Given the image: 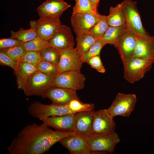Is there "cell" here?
Returning <instances> with one entry per match:
<instances>
[{
	"label": "cell",
	"mask_w": 154,
	"mask_h": 154,
	"mask_svg": "<svg viewBox=\"0 0 154 154\" xmlns=\"http://www.w3.org/2000/svg\"><path fill=\"white\" fill-rule=\"evenodd\" d=\"M137 100L135 94L119 93L107 110L114 117L117 116L129 117L134 108Z\"/></svg>",
	"instance_id": "cell-8"
},
{
	"label": "cell",
	"mask_w": 154,
	"mask_h": 154,
	"mask_svg": "<svg viewBox=\"0 0 154 154\" xmlns=\"http://www.w3.org/2000/svg\"><path fill=\"white\" fill-rule=\"evenodd\" d=\"M98 38L90 31L77 36L75 49L81 56L85 54Z\"/></svg>",
	"instance_id": "cell-22"
},
{
	"label": "cell",
	"mask_w": 154,
	"mask_h": 154,
	"mask_svg": "<svg viewBox=\"0 0 154 154\" xmlns=\"http://www.w3.org/2000/svg\"><path fill=\"white\" fill-rule=\"evenodd\" d=\"M23 43L14 38H3L0 39V49L7 48L21 45Z\"/></svg>",
	"instance_id": "cell-37"
},
{
	"label": "cell",
	"mask_w": 154,
	"mask_h": 154,
	"mask_svg": "<svg viewBox=\"0 0 154 154\" xmlns=\"http://www.w3.org/2000/svg\"><path fill=\"white\" fill-rule=\"evenodd\" d=\"M141 58L154 63V36H137L133 58Z\"/></svg>",
	"instance_id": "cell-16"
},
{
	"label": "cell",
	"mask_w": 154,
	"mask_h": 154,
	"mask_svg": "<svg viewBox=\"0 0 154 154\" xmlns=\"http://www.w3.org/2000/svg\"><path fill=\"white\" fill-rule=\"evenodd\" d=\"M137 41V36L126 30L117 40L114 46L121 58L123 64L133 58Z\"/></svg>",
	"instance_id": "cell-10"
},
{
	"label": "cell",
	"mask_w": 154,
	"mask_h": 154,
	"mask_svg": "<svg viewBox=\"0 0 154 154\" xmlns=\"http://www.w3.org/2000/svg\"><path fill=\"white\" fill-rule=\"evenodd\" d=\"M71 6L63 0H47L37 9L39 19L45 21L61 23L60 17Z\"/></svg>",
	"instance_id": "cell-6"
},
{
	"label": "cell",
	"mask_w": 154,
	"mask_h": 154,
	"mask_svg": "<svg viewBox=\"0 0 154 154\" xmlns=\"http://www.w3.org/2000/svg\"><path fill=\"white\" fill-rule=\"evenodd\" d=\"M57 74H48L38 70L29 76L22 90L27 96H41L52 86L53 80Z\"/></svg>",
	"instance_id": "cell-2"
},
{
	"label": "cell",
	"mask_w": 154,
	"mask_h": 154,
	"mask_svg": "<svg viewBox=\"0 0 154 154\" xmlns=\"http://www.w3.org/2000/svg\"><path fill=\"white\" fill-rule=\"evenodd\" d=\"M75 114L71 113L53 116L42 118L40 120L56 130L73 132Z\"/></svg>",
	"instance_id": "cell-18"
},
{
	"label": "cell",
	"mask_w": 154,
	"mask_h": 154,
	"mask_svg": "<svg viewBox=\"0 0 154 154\" xmlns=\"http://www.w3.org/2000/svg\"><path fill=\"white\" fill-rule=\"evenodd\" d=\"M100 15L87 13L72 14L71 17V25L76 36L90 31L98 21Z\"/></svg>",
	"instance_id": "cell-15"
},
{
	"label": "cell",
	"mask_w": 154,
	"mask_h": 154,
	"mask_svg": "<svg viewBox=\"0 0 154 154\" xmlns=\"http://www.w3.org/2000/svg\"><path fill=\"white\" fill-rule=\"evenodd\" d=\"M86 62L100 73H104L106 71V69L102 62L100 55L90 58Z\"/></svg>",
	"instance_id": "cell-35"
},
{
	"label": "cell",
	"mask_w": 154,
	"mask_h": 154,
	"mask_svg": "<svg viewBox=\"0 0 154 154\" xmlns=\"http://www.w3.org/2000/svg\"><path fill=\"white\" fill-rule=\"evenodd\" d=\"M41 59L40 52L26 51L18 62H23L36 65Z\"/></svg>",
	"instance_id": "cell-34"
},
{
	"label": "cell",
	"mask_w": 154,
	"mask_h": 154,
	"mask_svg": "<svg viewBox=\"0 0 154 154\" xmlns=\"http://www.w3.org/2000/svg\"><path fill=\"white\" fill-rule=\"evenodd\" d=\"M22 45L26 51L40 52L46 48L50 46L48 40L38 36L33 40L23 43Z\"/></svg>",
	"instance_id": "cell-26"
},
{
	"label": "cell",
	"mask_w": 154,
	"mask_h": 154,
	"mask_svg": "<svg viewBox=\"0 0 154 154\" xmlns=\"http://www.w3.org/2000/svg\"><path fill=\"white\" fill-rule=\"evenodd\" d=\"M109 15L107 16L109 26L120 27L126 26L124 14L121 3L115 7L111 6L109 10Z\"/></svg>",
	"instance_id": "cell-23"
},
{
	"label": "cell",
	"mask_w": 154,
	"mask_h": 154,
	"mask_svg": "<svg viewBox=\"0 0 154 154\" xmlns=\"http://www.w3.org/2000/svg\"><path fill=\"white\" fill-rule=\"evenodd\" d=\"M121 3L125 15L127 29L137 36L148 35L142 25L136 1L124 0Z\"/></svg>",
	"instance_id": "cell-3"
},
{
	"label": "cell",
	"mask_w": 154,
	"mask_h": 154,
	"mask_svg": "<svg viewBox=\"0 0 154 154\" xmlns=\"http://www.w3.org/2000/svg\"><path fill=\"white\" fill-rule=\"evenodd\" d=\"M38 36L48 40L54 36L62 28L61 22L56 23L39 19L36 21Z\"/></svg>",
	"instance_id": "cell-20"
},
{
	"label": "cell",
	"mask_w": 154,
	"mask_h": 154,
	"mask_svg": "<svg viewBox=\"0 0 154 154\" xmlns=\"http://www.w3.org/2000/svg\"><path fill=\"white\" fill-rule=\"evenodd\" d=\"M72 154H100L99 151L92 150L90 148L86 138L77 135H70L65 137L59 142Z\"/></svg>",
	"instance_id": "cell-14"
},
{
	"label": "cell",
	"mask_w": 154,
	"mask_h": 154,
	"mask_svg": "<svg viewBox=\"0 0 154 154\" xmlns=\"http://www.w3.org/2000/svg\"><path fill=\"white\" fill-rule=\"evenodd\" d=\"M86 139L90 149L94 151L114 152L117 144L120 141L118 135L115 131L99 134H92Z\"/></svg>",
	"instance_id": "cell-5"
},
{
	"label": "cell",
	"mask_w": 154,
	"mask_h": 154,
	"mask_svg": "<svg viewBox=\"0 0 154 154\" xmlns=\"http://www.w3.org/2000/svg\"><path fill=\"white\" fill-rule=\"evenodd\" d=\"M40 52L42 59L58 65L61 56V52L60 50L53 47L49 46L44 49Z\"/></svg>",
	"instance_id": "cell-27"
},
{
	"label": "cell",
	"mask_w": 154,
	"mask_h": 154,
	"mask_svg": "<svg viewBox=\"0 0 154 154\" xmlns=\"http://www.w3.org/2000/svg\"><path fill=\"white\" fill-rule=\"evenodd\" d=\"M73 8L72 14L76 13H87L93 15L99 14L96 11L90 0H77Z\"/></svg>",
	"instance_id": "cell-28"
},
{
	"label": "cell",
	"mask_w": 154,
	"mask_h": 154,
	"mask_svg": "<svg viewBox=\"0 0 154 154\" xmlns=\"http://www.w3.org/2000/svg\"><path fill=\"white\" fill-rule=\"evenodd\" d=\"M106 44L101 38H98L88 51L81 57L82 61L83 63L86 62L90 58L100 55L101 49Z\"/></svg>",
	"instance_id": "cell-31"
},
{
	"label": "cell",
	"mask_w": 154,
	"mask_h": 154,
	"mask_svg": "<svg viewBox=\"0 0 154 154\" xmlns=\"http://www.w3.org/2000/svg\"><path fill=\"white\" fill-rule=\"evenodd\" d=\"M36 66L38 70L46 74H54L58 73L57 64L46 61L42 58Z\"/></svg>",
	"instance_id": "cell-33"
},
{
	"label": "cell",
	"mask_w": 154,
	"mask_h": 154,
	"mask_svg": "<svg viewBox=\"0 0 154 154\" xmlns=\"http://www.w3.org/2000/svg\"><path fill=\"white\" fill-rule=\"evenodd\" d=\"M60 51L61 56L57 65L58 73L70 70L80 71L83 63L75 48L70 47Z\"/></svg>",
	"instance_id": "cell-12"
},
{
	"label": "cell",
	"mask_w": 154,
	"mask_h": 154,
	"mask_svg": "<svg viewBox=\"0 0 154 154\" xmlns=\"http://www.w3.org/2000/svg\"><path fill=\"white\" fill-rule=\"evenodd\" d=\"M86 78L80 71L70 70L58 73L54 78L52 86L76 90L83 89Z\"/></svg>",
	"instance_id": "cell-9"
},
{
	"label": "cell",
	"mask_w": 154,
	"mask_h": 154,
	"mask_svg": "<svg viewBox=\"0 0 154 154\" xmlns=\"http://www.w3.org/2000/svg\"><path fill=\"white\" fill-rule=\"evenodd\" d=\"M94 10L97 11V7L100 0H90Z\"/></svg>",
	"instance_id": "cell-38"
},
{
	"label": "cell",
	"mask_w": 154,
	"mask_h": 154,
	"mask_svg": "<svg viewBox=\"0 0 154 154\" xmlns=\"http://www.w3.org/2000/svg\"><path fill=\"white\" fill-rule=\"evenodd\" d=\"M26 51L22 44L8 48L0 49V51L5 53L13 60L17 62L19 61Z\"/></svg>",
	"instance_id": "cell-32"
},
{
	"label": "cell",
	"mask_w": 154,
	"mask_h": 154,
	"mask_svg": "<svg viewBox=\"0 0 154 154\" xmlns=\"http://www.w3.org/2000/svg\"><path fill=\"white\" fill-rule=\"evenodd\" d=\"M49 98L55 104L68 105L72 100L79 99L76 90L66 88L52 86L41 96Z\"/></svg>",
	"instance_id": "cell-13"
},
{
	"label": "cell",
	"mask_w": 154,
	"mask_h": 154,
	"mask_svg": "<svg viewBox=\"0 0 154 154\" xmlns=\"http://www.w3.org/2000/svg\"><path fill=\"white\" fill-rule=\"evenodd\" d=\"M38 70L36 66L23 62H18V65L15 70L18 88L22 90L29 76Z\"/></svg>",
	"instance_id": "cell-21"
},
{
	"label": "cell",
	"mask_w": 154,
	"mask_h": 154,
	"mask_svg": "<svg viewBox=\"0 0 154 154\" xmlns=\"http://www.w3.org/2000/svg\"><path fill=\"white\" fill-rule=\"evenodd\" d=\"M127 29L126 26H110L101 38L106 44L115 45L119 36Z\"/></svg>",
	"instance_id": "cell-25"
},
{
	"label": "cell",
	"mask_w": 154,
	"mask_h": 154,
	"mask_svg": "<svg viewBox=\"0 0 154 154\" xmlns=\"http://www.w3.org/2000/svg\"><path fill=\"white\" fill-rule=\"evenodd\" d=\"M46 123H34L23 127L7 148L10 154H43L73 132L52 130Z\"/></svg>",
	"instance_id": "cell-1"
},
{
	"label": "cell",
	"mask_w": 154,
	"mask_h": 154,
	"mask_svg": "<svg viewBox=\"0 0 154 154\" xmlns=\"http://www.w3.org/2000/svg\"><path fill=\"white\" fill-rule=\"evenodd\" d=\"M93 116L92 134H102L115 131L116 124L114 120V117L107 109L94 111Z\"/></svg>",
	"instance_id": "cell-11"
},
{
	"label": "cell",
	"mask_w": 154,
	"mask_h": 154,
	"mask_svg": "<svg viewBox=\"0 0 154 154\" xmlns=\"http://www.w3.org/2000/svg\"><path fill=\"white\" fill-rule=\"evenodd\" d=\"M153 63L152 62L137 57L132 58L123 64L124 78L133 84L141 79L149 70Z\"/></svg>",
	"instance_id": "cell-4"
},
{
	"label": "cell",
	"mask_w": 154,
	"mask_h": 154,
	"mask_svg": "<svg viewBox=\"0 0 154 154\" xmlns=\"http://www.w3.org/2000/svg\"><path fill=\"white\" fill-rule=\"evenodd\" d=\"M75 1H76L77 0H75Z\"/></svg>",
	"instance_id": "cell-39"
},
{
	"label": "cell",
	"mask_w": 154,
	"mask_h": 154,
	"mask_svg": "<svg viewBox=\"0 0 154 154\" xmlns=\"http://www.w3.org/2000/svg\"><path fill=\"white\" fill-rule=\"evenodd\" d=\"M109 27L107 16L100 15L98 21L90 31L98 38H101Z\"/></svg>",
	"instance_id": "cell-30"
},
{
	"label": "cell",
	"mask_w": 154,
	"mask_h": 154,
	"mask_svg": "<svg viewBox=\"0 0 154 154\" xmlns=\"http://www.w3.org/2000/svg\"><path fill=\"white\" fill-rule=\"evenodd\" d=\"M0 62L3 64L9 66L15 70L17 66L18 62L15 61L3 52H0Z\"/></svg>",
	"instance_id": "cell-36"
},
{
	"label": "cell",
	"mask_w": 154,
	"mask_h": 154,
	"mask_svg": "<svg viewBox=\"0 0 154 154\" xmlns=\"http://www.w3.org/2000/svg\"><path fill=\"white\" fill-rule=\"evenodd\" d=\"M36 25V21H31L30 23L31 28L29 29L25 30L21 28L17 31H11L10 38L15 39L22 43L33 40L38 36Z\"/></svg>",
	"instance_id": "cell-24"
},
{
	"label": "cell",
	"mask_w": 154,
	"mask_h": 154,
	"mask_svg": "<svg viewBox=\"0 0 154 154\" xmlns=\"http://www.w3.org/2000/svg\"><path fill=\"white\" fill-rule=\"evenodd\" d=\"M28 112L31 116L40 119L53 116L74 114L70 109L67 105L52 104H46L38 101L31 103L28 107Z\"/></svg>",
	"instance_id": "cell-7"
},
{
	"label": "cell",
	"mask_w": 154,
	"mask_h": 154,
	"mask_svg": "<svg viewBox=\"0 0 154 154\" xmlns=\"http://www.w3.org/2000/svg\"><path fill=\"white\" fill-rule=\"evenodd\" d=\"M94 110L79 112L75 114L73 132L85 138L92 134Z\"/></svg>",
	"instance_id": "cell-17"
},
{
	"label": "cell",
	"mask_w": 154,
	"mask_h": 154,
	"mask_svg": "<svg viewBox=\"0 0 154 154\" xmlns=\"http://www.w3.org/2000/svg\"><path fill=\"white\" fill-rule=\"evenodd\" d=\"M50 46L61 50L74 47V42L70 29L63 25L61 29L48 40Z\"/></svg>",
	"instance_id": "cell-19"
},
{
	"label": "cell",
	"mask_w": 154,
	"mask_h": 154,
	"mask_svg": "<svg viewBox=\"0 0 154 154\" xmlns=\"http://www.w3.org/2000/svg\"><path fill=\"white\" fill-rule=\"evenodd\" d=\"M67 105L74 114L82 112L93 111L95 108L94 104L83 103L79 99L72 100Z\"/></svg>",
	"instance_id": "cell-29"
}]
</instances>
